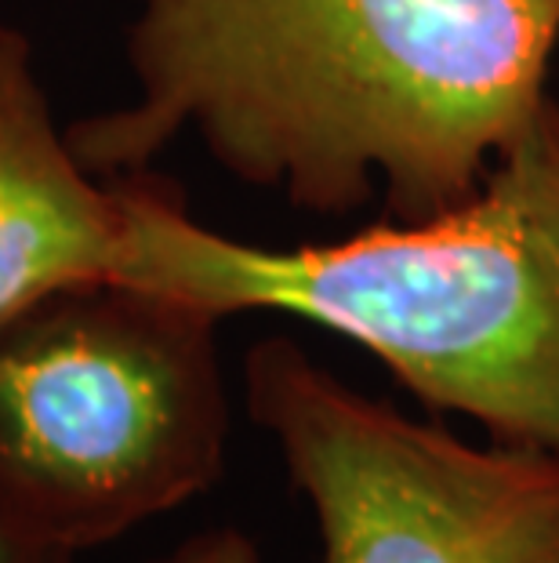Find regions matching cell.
<instances>
[{
    "label": "cell",
    "mask_w": 559,
    "mask_h": 563,
    "mask_svg": "<svg viewBox=\"0 0 559 563\" xmlns=\"http://www.w3.org/2000/svg\"><path fill=\"white\" fill-rule=\"evenodd\" d=\"M219 317L124 280L0 328V520L77 556L219 484L230 397Z\"/></svg>",
    "instance_id": "3"
},
{
    "label": "cell",
    "mask_w": 559,
    "mask_h": 563,
    "mask_svg": "<svg viewBox=\"0 0 559 563\" xmlns=\"http://www.w3.org/2000/svg\"><path fill=\"white\" fill-rule=\"evenodd\" d=\"M121 197L58 131L33 44L0 22V328L63 287L113 277Z\"/></svg>",
    "instance_id": "5"
},
{
    "label": "cell",
    "mask_w": 559,
    "mask_h": 563,
    "mask_svg": "<svg viewBox=\"0 0 559 563\" xmlns=\"http://www.w3.org/2000/svg\"><path fill=\"white\" fill-rule=\"evenodd\" d=\"M0 563H74V556L30 542V538H22L0 520Z\"/></svg>",
    "instance_id": "7"
},
{
    "label": "cell",
    "mask_w": 559,
    "mask_h": 563,
    "mask_svg": "<svg viewBox=\"0 0 559 563\" xmlns=\"http://www.w3.org/2000/svg\"><path fill=\"white\" fill-rule=\"evenodd\" d=\"M157 563H266L258 553L255 538L244 534L241 527H215L186 538L182 545L171 549Z\"/></svg>",
    "instance_id": "6"
},
{
    "label": "cell",
    "mask_w": 559,
    "mask_h": 563,
    "mask_svg": "<svg viewBox=\"0 0 559 563\" xmlns=\"http://www.w3.org/2000/svg\"><path fill=\"white\" fill-rule=\"evenodd\" d=\"M559 0H142L135 99L66 131L99 178L138 175L182 131L241 183L389 222L436 219L541 110Z\"/></svg>",
    "instance_id": "1"
},
{
    "label": "cell",
    "mask_w": 559,
    "mask_h": 563,
    "mask_svg": "<svg viewBox=\"0 0 559 563\" xmlns=\"http://www.w3.org/2000/svg\"><path fill=\"white\" fill-rule=\"evenodd\" d=\"M244 404L313 509L324 563H559V459L466 443L407 418L272 334Z\"/></svg>",
    "instance_id": "4"
},
{
    "label": "cell",
    "mask_w": 559,
    "mask_h": 563,
    "mask_svg": "<svg viewBox=\"0 0 559 563\" xmlns=\"http://www.w3.org/2000/svg\"><path fill=\"white\" fill-rule=\"evenodd\" d=\"M110 183L121 197L113 280L219 320L269 309L320 323L433 411L559 459V102H541L458 208L335 244L230 241L146 172Z\"/></svg>",
    "instance_id": "2"
}]
</instances>
